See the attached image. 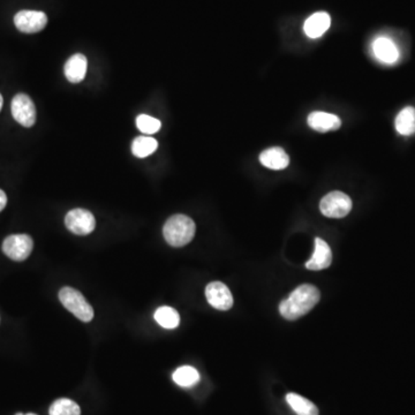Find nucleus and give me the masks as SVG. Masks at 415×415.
<instances>
[{
    "instance_id": "nucleus-10",
    "label": "nucleus",
    "mask_w": 415,
    "mask_h": 415,
    "mask_svg": "<svg viewBox=\"0 0 415 415\" xmlns=\"http://www.w3.org/2000/svg\"><path fill=\"white\" fill-rule=\"evenodd\" d=\"M333 264V253L329 244L321 238L315 239V252L311 260L306 264L308 270H323Z\"/></svg>"
},
{
    "instance_id": "nucleus-18",
    "label": "nucleus",
    "mask_w": 415,
    "mask_h": 415,
    "mask_svg": "<svg viewBox=\"0 0 415 415\" xmlns=\"http://www.w3.org/2000/svg\"><path fill=\"white\" fill-rule=\"evenodd\" d=\"M155 320L161 327L165 329H175L180 323V316L175 308L163 306L155 313Z\"/></svg>"
},
{
    "instance_id": "nucleus-16",
    "label": "nucleus",
    "mask_w": 415,
    "mask_h": 415,
    "mask_svg": "<svg viewBox=\"0 0 415 415\" xmlns=\"http://www.w3.org/2000/svg\"><path fill=\"white\" fill-rule=\"evenodd\" d=\"M396 130L400 135L409 137L415 133V109L405 108L396 118Z\"/></svg>"
},
{
    "instance_id": "nucleus-19",
    "label": "nucleus",
    "mask_w": 415,
    "mask_h": 415,
    "mask_svg": "<svg viewBox=\"0 0 415 415\" xmlns=\"http://www.w3.org/2000/svg\"><path fill=\"white\" fill-rule=\"evenodd\" d=\"M159 148V142L154 137H137L132 143V152L139 159L151 155Z\"/></svg>"
},
{
    "instance_id": "nucleus-8",
    "label": "nucleus",
    "mask_w": 415,
    "mask_h": 415,
    "mask_svg": "<svg viewBox=\"0 0 415 415\" xmlns=\"http://www.w3.org/2000/svg\"><path fill=\"white\" fill-rule=\"evenodd\" d=\"M14 23L20 32L25 34H35L45 28L48 16L38 11H21L14 16Z\"/></svg>"
},
{
    "instance_id": "nucleus-1",
    "label": "nucleus",
    "mask_w": 415,
    "mask_h": 415,
    "mask_svg": "<svg viewBox=\"0 0 415 415\" xmlns=\"http://www.w3.org/2000/svg\"><path fill=\"white\" fill-rule=\"evenodd\" d=\"M320 291L316 286L304 284L297 287L289 298L280 302L279 311L286 320H298L309 313L320 302Z\"/></svg>"
},
{
    "instance_id": "nucleus-23",
    "label": "nucleus",
    "mask_w": 415,
    "mask_h": 415,
    "mask_svg": "<svg viewBox=\"0 0 415 415\" xmlns=\"http://www.w3.org/2000/svg\"><path fill=\"white\" fill-rule=\"evenodd\" d=\"M6 194L4 193V190H0V211H3V210L5 209V206H6Z\"/></svg>"
},
{
    "instance_id": "nucleus-12",
    "label": "nucleus",
    "mask_w": 415,
    "mask_h": 415,
    "mask_svg": "<svg viewBox=\"0 0 415 415\" xmlns=\"http://www.w3.org/2000/svg\"><path fill=\"white\" fill-rule=\"evenodd\" d=\"M375 57L384 63H396L399 59V51L390 38L378 37L373 43Z\"/></svg>"
},
{
    "instance_id": "nucleus-11",
    "label": "nucleus",
    "mask_w": 415,
    "mask_h": 415,
    "mask_svg": "<svg viewBox=\"0 0 415 415\" xmlns=\"http://www.w3.org/2000/svg\"><path fill=\"white\" fill-rule=\"evenodd\" d=\"M308 125L317 132L326 133L329 130H338L342 126V120L337 117L336 114L316 111L309 114Z\"/></svg>"
},
{
    "instance_id": "nucleus-14",
    "label": "nucleus",
    "mask_w": 415,
    "mask_h": 415,
    "mask_svg": "<svg viewBox=\"0 0 415 415\" xmlns=\"http://www.w3.org/2000/svg\"><path fill=\"white\" fill-rule=\"evenodd\" d=\"M331 25L330 16L326 12H317L309 16L304 25L306 35L311 38H318L326 34Z\"/></svg>"
},
{
    "instance_id": "nucleus-7",
    "label": "nucleus",
    "mask_w": 415,
    "mask_h": 415,
    "mask_svg": "<svg viewBox=\"0 0 415 415\" xmlns=\"http://www.w3.org/2000/svg\"><path fill=\"white\" fill-rule=\"evenodd\" d=\"M65 225L74 235H87L95 230V217L88 210H70L65 217Z\"/></svg>"
},
{
    "instance_id": "nucleus-4",
    "label": "nucleus",
    "mask_w": 415,
    "mask_h": 415,
    "mask_svg": "<svg viewBox=\"0 0 415 415\" xmlns=\"http://www.w3.org/2000/svg\"><path fill=\"white\" fill-rule=\"evenodd\" d=\"M320 209L329 218H342L352 210V200L342 192H331L321 200Z\"/></svg>"
},
{
    "instance_id": "nucleus-2",
    "label": "nucleus",
    "mask_w": 415,
    "mask_h": 415,
    "mask_svg": "<svg viewBox=\"0 0 415 415\" xmlns=\"http://www.w3.org/2000/svg\"><path fill=\"white\" fill-rule=\"evenodd\" d=\"M195 223L188 216L175 215L168 219L163 228L165 240L172 247H184L195 235Z\"/></svg>"
},
{
    "instance_id": "nucleus-13",
    "label": "nucleus",
    "mask_w": 415,
    "mask_h": 415,
    "mask_svg": "<svg viewBox=\"0 0 415 415\" xmlns=\"http://www.w3.org/2000/svg\"><path fill=\"white\" fill-rule=\"evenodd\" d=\"M87 61L86 56L81 54H73L65 63V76L72 83H79L86 78Z\"/></svg>"
},
{
    "instance_id": "nucleus-21",
    "label": "nucleus",
    "mask_w": 415,
    "mask_h": 415,
    "mask_svg": "<svg viewBox=\"0 0 415 415\" xmlns=\"http://www.w3.org/2000/svg\"><path fill=\"white\" fill-rule=\"evenodd\" d=\"M49 413L50 415H80L81 409L73 400L61 398L50 406Z\"/></svg>"
},
{
    "instance_id": "nucleus-15",
    "label": "nucleus",
    "mask_w": 415,
    "mask_h": 415,
    "mask_svg": "<svg viewBox=\"0 0 415 415\" xmlns=\"http://www.w3.org/2000/svg\"><path fill=\"white\" fill-rule=\"evenodd\" d=\"M260 162L264 166L271 170H284L289 166L290 159L284 149L279 147H273L261 154Z\"/></svg>"
},
{
    "instance_id": "nucleus-24",
    "label": "nucleus",
    "mask_w": 415,
    "mask_h": 415,
    "mask_svg": "<svg viewBox=\"0 0 415 415\" xmlns=\"http://www.w3.org/2000/svg\"><path fill=\"white\" fill-rule=\"evenodd\" d=\"M3 96L0 95V111H1V109H3Z\"/></svg>"
},
{
    "instance_id": "nucleus-25",
    "label": "nucleus",
    "mask_w": 415,
    "mask_h": 415,
    "mask_svg": "<svg viewBox=\"0 0 415 415\" xmlns=\"http://www.w3.org/2000/svg\"><path fill=\"white\" fill-rule=\"evenodd\" d=\"M16 415H37V414H34V413H28V414H23V413H18V414Z\"/></svg>"
},
{
    "instance_id": "nucleus-22",
    "label": "nucleus",
    "mask_w": 415,
    "mask_h": 415,
    "mask_svg": "<svg viewBox=\"0 0 415 415\" xmlns=\"http://www.w3.org/2000/svg\"><path fill=\"white\" fill-rule=\"evenodd\" d=\"M137 126L143 134L152 135V134L159 132L161 127H162V123L156 118L150 117L147 114H141L137 118Z\"/></svg>"
},
{
    "instance_id": "nucleus-17",
    "label": "nucleus",
    "mask_w": 415,
    "mask_h": 415,
    "mask_svg": "<svg viewBox=\"0 0 415 415\" xmlns=\"http://www.w3.org/2000/svg\"><path fill=\"white\" fill-rule=\"evenodd\" d=\"M286 402L298 415H318V409L311 400L299 396L297 393H289Z\"/></svg>"
},
{
    "instance_id": "nucleus-5",
    "label": "nucleus",
    "mask_w": 415,
    "mask_h": 415,
    "mask_svg": "<svg viewBox=\"0 0 415 415\" xmlns=\"http://www.w3.org/2000/svg\"><path fill=\"white\" fill-rule=\"evenodd\" d=\"M34 241L28 235H13L3 242V252L11 260L25 261L32 254Z\"/></svg>"
},
{
    "instance_id": "nucleus-6",
    "label": "nucleus",
    "mask_w": 415,
    "mask_h": 415,
    "mask_svg": "<svg viewBox=\"0 0 415 415\" xmlns=\"http://www.w3.org/2000/svg\"><path fill=\"white\" fill-rule=\"evenodd\" d=\"M12 116L20 125L23 127L34 126L36 123V108L34 101L25 94H18L13 99Z\"/></svg>"
},
{
    "instance_id": "nucleus-3",
    "label": "nucleus",
    "mask_w": 415,
    "mask_h": 415,
    "mask_svg": "<svg viewBox=\"0 0 415 415\" xmlns=\"http://www.w3.org/2000/svg\"><path fill=\"white\" fill-rule=\"evenodd\" d=\"M59 300L67 311L75 315L80 321L88 323L94 318V309L82 293L72 287H63L59 292Z\"/></svg>"
},
{
    "instance_id": "nucleus-20",
    "label": "nucleus",
    "mask_w": 415,
    "mask_h": 415,
    "mask_svg": "<svg viewBox=\"0 0 415 415\" xmlns=\"http://www.w3.org/2000/svg\"><path fill=\"white\" fill-rule=\"evenodd\" d=\"M173 380L179 387L190 388L200 380V374L195 368L190 366L178 368L173 373Z\"/></svg>"
},
{
    "instance_id": "nucleus-9",
    "label": "nucleus",
    "mask_w": 415,
    "mask_h": 415,
    "mask_svg": "<svg viewBox=\"0 0 415 415\" xmlns=\"http://www.w3.org/2000/svg\"><path fill=\"white\" fill-rule=\"evenodd\" d=\"M206 300L218 311H228L233 306V297L228 286L221 282L210 283L206 289Z\"/></svg>"
}]
</instances>
